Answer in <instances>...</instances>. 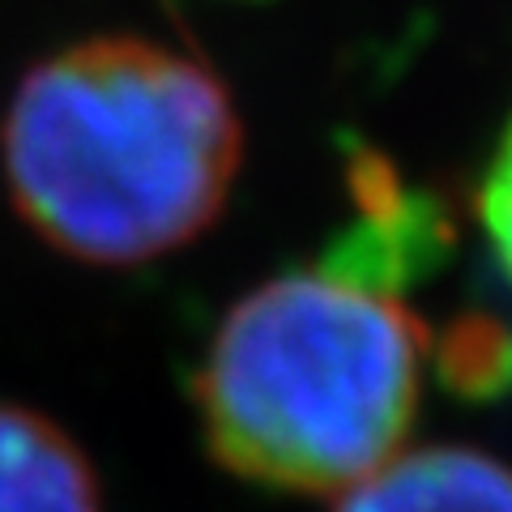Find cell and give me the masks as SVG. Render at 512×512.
I'll use <instances>...</instances> for the list:
<instances>
[{
	"mask_svg": "<svg viewBox=\"0 0 512 512\" xmlns=\"http://www.w3.org/2000/svg\"><path fill=\"white\" fill-rule=\"evenodd\" d=\"M444 376L470 397L500 393L512 380V338L495 320H461L444 342Z\"/></svg>",
	"mask_w": 512,
	"mask_h": 512,
	"instance_id": "8992f818",
	"label": "cell"
},
{
	"mask_svg": "<svg viewBox=\"0 0 512 512\" xmlns=\"http://www.w3.org/2000/svg\"><path fill=\"white\" fill-rule=\"evenodd\" d=\"M478 214H483L495 261H500V269L512 282V120H508L500 146H495L491 163H487L483 192H478Z\"/></svg>",
	"mask_w": 512,
	"mask_h": 512,
	"instance_id": "52a82bcc",
	"label": "cell"
},
{
	"mask_svg": "<svg viewBox=\"0 0 512 512\" xmlns=\"http://www.w3.org/2000/svg\"><path fill=\"white\" fill-rule=\"evenodd\" d=\"M338 512H512V470L461 444L393 453L342 491Z\"/></svg>",
	"mask_w": 512,
	"mask_h": 512,
	"instance_id": "277c9868",
	"label": "cell"
},
{
	"mask_svg": "<svg viewBox=\"0 0 512 512\" xmlns=\"http://www.w3.org/2000/svg\"><path fill=\"white\" fill-rule=\"evenodd\" d=\"M427 333L397 295L316 274L256 286L197 376L205 444L248 483L329 495L402 453Z\"/></svg>",
	"mask_w": 512,
	"mask_h": 512,
	"instance_id": "7a4b0ae2",
	"label": "cell"
},
{
	"mask_svg": "<svg viewBox=\"0 0 512 512\" xmlns=\"http://www.w3.org/2000/svg\"><path fill=\"white\" fill-rule=\"evenodd\" d=\"M359 188L367 205L363 222L329 248L320 269L367 291L397 295V286L431 274L444 261L453 231L440 205L406 192L380 158H367V167H359Z\"/></svg>",
	"mask_w": 512,
	"mask_h": 512,
	"instance_id": "3957f363",
	"label": "cell"
},
{
	"mask_svg": "<svg viewBox=\"0 0 512 512\" xmlns=\"http://www.w3.org/2000/svg\"><path fill=\"white\" fill-rule=\"evenodd\" d=\"M0 154L30 231L86 265H141L222 214L244 128L197 60L146 39H90L22 77Z\"/></svg>",
	"mask_w": 512,
	"mask_h": 512,
	"instance_id": "6da1fadb",
	"label": "cell"
},
{
	"mask_svg": "<svg viewBox=\"0 0 512 512\" xmlns=\"http://www.w3.org/2000/svg\"><path fill=\"white\" fill-rule=\"evenodd\" d=\"M0 512H103L99 474L39 410L0 402Z\"/></svg>",
	"mask_w": 512,
	"mask_h": 512,
	"instance_id": "5b68a950",
	"label": "cell"
}]
</instances>
